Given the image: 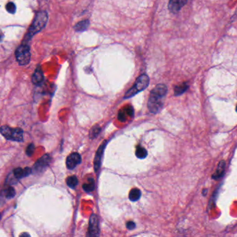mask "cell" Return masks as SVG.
<instances>
[{
	"label": "cell",
	"mask_w": 237,
	"mask_h": 237,
	"mask_svg": "<svg viewBox=\"0 0 237 237\" xmlns=\"http://www.w3.org/2000/svg\"><path fill=\"white\" fill-rule=\"evenodd\" d=\"M48 20V15L45 11H41L36 15L33 22L30 26L29 31L24 40V42H28L33 35L36 33L41 31L46 26Z\"/></svg>",
	"instance_id": "1"
},
{
	"label": "cell",
	"mask_w": 237,
	"mask_h": 237,
	"mask_svg": "<svg viewBox=\"0 0 237 237\" xmlns=\"http://www.w3.org/2000/svg\"><path fill=\"white\" fill-rule=\"evenodd\" d=\"M149 82H150V79H149L147 75L144 74L141 75L136 80L135 84L132 86V88H131L125 93L124 98L127 99L132 98V97L134 96L139 92H141V91L145 90L148 86Z\"/></svg>",
	"instance_id": "2"
},
{
	"label": "cell",
	"mask_w": 237,
	"mask_h": 237,
	"mask_svg": "<svg viewBox=\"0 0 237 237\" xmlns=\"http://www.w3.org/2000/svg\"><path fill=\"white\" fill-rule=\"evenodd\" d=\"M16 58L20 65L28 64L31 59V52H30V47L28 43L23 42L17 48L16 51Z\"/></svg>",
	"instance_id": "3"
},
{
	"label": "cell",
	"mask_w": 237,
	"mask_h": 237,
	"mask_svg": "<svg viewBox=\"0 0 237 237\" xmlns=\"http://www.w3.org/2000/svg\"><path fill=\"white\" fill-rule=\"evenodd\" d=\"M1 133L7 140L17 142L23 141V131L20 128L13 129L7 125H3L1 127Z\"/></svg>",
	"instance_id": "4"
},
{
	"label": "cell",
	"mask_w": 237,
	"mask_h": 237,
	"mask_svg": "<svg viewBox=\"0 0 237 237\" xmlns=\"http://www.w3.org/2000/svg\"><path fill=\"white\" fill-rule=\"evenodd\" d=\"M163 98L164 97L159 94L151 91L148 103V109L150 112L153 114H157L160 111L163 107Z\"/></svg>",
	"instance_id": "5"
},
{
	"label": "cell",
	"mask_w": 237,
	"mask_h": 237,
	"mask_svg": "<svg viewBox=\"0 0 237 237\" xmlns=\"http://www.w3.org/2000/svg\"><path fill=\"white\" fill-rule=\"evenodd\" d=\"M99 220L98 218L95 214H92L90 215L89 220V227L88 235L89 236H98L99 235Z\"/></svg>",
	"instance_id": "6"
},
{
	"label": "cell",
	"mask_w": 237,
	"mask_h": 237,
	"mask_svg": "<svg viewBox=\"0 0 237 237\" xmlns=\"http://www.w3.org/2000/svg\"><path fill=\"white\" fill-rule=\"evenodd\" d=\"M81 162V155L77 152L72 153L67 157L66 166L70 170L74 169L76 166L79 165Z\"/></svg>",
	"instance_id": "7"
},
{
	"label": "cell",
	"mask_w": 237,
	"mask_h": 237,
	"mask_svg": "<svg viewBox=\"0 0 237 237\" xmlns=\"http://www.w3.org/2000/svg\"><path fill=\"white\" fill-rule=\"evenodd\" d=\"M187 0H170L168 4L169 11L173 13H176L186 4Z\"/></svg>",
	"instance_id": "8"
},
{
	"label": "cell",
	"mask_w": 237,
	"mask_h": 237,
	"mask_svg": "<svg viewBox=\"0 0 237 237\" xmlns=\"http://www.w3.org/2000/svg\"><path fill=\"white\" fill-rule=\"evenodd\" d=\"M51 161V157L49 154H45L42 156L40 159H38L34 165V168L36 171H41L44 170L46 167L49 165Z\"/></svg>",
	"instance_id": "9"
},
{
	"label": "cell",
	"mask_w": 237,
	"mask_h": 237,
	"mask_svg": "<svg viewBox=\"0 0 237 237\" xmlns=\"http://www.w3.org/2000/svg\"><path fill=\"white\" fill-rule=\"evenodd\" d=\"M106 143L104 142V143H102L101 145H100L98 150L97 151L96 155L95 157V161H94V168H95V171H98L99 168H100V164H101V160H102V157L103 155V153H104V150L105 148V145H106Z\"/></svg>",
	"instance_id": "10"
},
{
	"label": "cell",
	"mask_w": 237,
	"mask_h": 237,
	"mask_svg": "<svg viewBox=\"0 0 237 237\" xmlns=\"http://www.w3.org/2000/svg\"><path fill=\"white\" fill-rule=\"evenodd\" d=\"M44 80V75L42 73L41 66H38L32 76V82L35 85H40Z\"/></svg>",
	"instance_id": "11"
},
{
	"label": "cell",
	"mask_w": 237,
	"mask_h": 237,
	"mask_svg": "<svg viewBox=\"0 0 237 237\" xmlns=\"http://www.w3.org/2000/svg\"><path fill=\"white\" fill-rule=\"evenodd\" d=\"M31 173V169L30 168H25L22 169V168H17L13 171L14 176L17 179H21L24 177L29 175Z\"/></svg>",
	"instance_id": "12"
},
{
	"label": "cell",
	"mask_w": 237,
	"mask_h": 237,
	"mask_svg": "<svg viewBox=\"0 0 237 237\" xmlns=\"http://www.w3.org/2000/svg\"><path fill=\"white\" fill-rule=\"evenodd\" d=\"M225 163L224 161H222L218 164V166L216 169V171L213 175V179L214 180H218V179L223 177L225 173Z\"/></svg>",
	"instance_id": "13"
},
{
	"label": "cell",
	"mask_w": 237,
	"mask_h": 237,
	"mask_svg": "<svg viewBox=\"0 0 237 237\" xmlns=\"http://www.w3.org/2000/svg\"><path fill=\"white\" fill-rule=\"evenodd\" d=\"M133 115V108L132 106H128L126 109H124V110L121 111L119 115H118V119H119L120 121H124L126 120V118L128 116H132Z\"/></svg>",
	"instance_id": "14"
},
{
	"label": "cell",
	"mask_w": 237,
	"mask_h": 237,
	"mask_svg": "<svg viewBox=\"0 0 237 237\" xmlns=\"http://www.w3.org/2000/svg\"><path fill=\"white\" fill-rule=\"evenodd\" d=\"M89 25V20H82L81 22L76 24V25L75 26V30L76 31H84L88 28Z\"/></svg>",
	"instance_id": "15"
},
{
	"label": "cell",
	"mask_w": 237,
	"mask_h": 237,
	"mask_svg": "<svg viewBox=\"0 0 237 237\" xmlns=\"http://www.w3.org/2000/svg\"><path fill=\"white\" fill-rule=\"evenodd\" d=\"M188 88V84L186 83H182L177 85V86H175L174 92L175 95H180L181 94H183L184 92H186Z\"/></svg>",
	"instance_id": "16"
},
{
	"label": "cell",
	"mask_w": 237,
	"mask_h": 237,
	"mask_svg": "<svg viewBox=\"0 0 237 237\" xmlns=\"http://www.w3.org/2000/svg\"><path fill=\"white\" fill-rule=\"evenodd\" d=\"M141 196V191L138 189V188H133V189L130 191V193L129 194V200L133 202L137 201V200L140 199Z\"/></svg>",
	"instance_id": "17"
},
{
	"label": "cell",
	"mask_w": 237,
	"mask_h": 237,
	"mask_svg": "<svg viewBox=\"0 0 237 237\" xmlns=\"http://www.w3.org/2000/svg\"><path fill=\"white\" fill-rule=\"evenodd\" d=\"M83 188L86 192H91L95 189V181L93 178H89L88 182L83 185Z\"/></svg>",
	"instance_id": "18"
},
{
	"label": "cell",
	"mask_w": 237,
	"mask_h": 237,
	"mask_svg": "<svg viewBox=\"0 0 237 237\" xmlns=\"http://www.w3.org/2000/svg\"><path fill=\"white\" fill-rule=\"evenodd\" d=\"M136 155L138 159H145L148 155V152L144 148L141 146H138L136 150Z\"/></svg>",
	"instance_id": "19"
},
{
	"label": "cell",
	"mask_w": 237,
	"mask_h": 237,
	"mask_svg": "<svg viewBox=\"0 0 237 237\" xmlns=\"http://www.w3.org/2000/svg\"><path fill=\"white\" fill-rule=\"evenodd\" d=\"M66 183L70 188H75L78 184V180L76 176H70L66 180Z\"/></svg>",
	"instance_id": "20"
},
{
	"label": "cell",
	"mask_w": 237,
	"mask_h": 237,
	"mask_svg": "<svg viewBox=\"0 0 237 237\" xmlns=\"http://www.w3.org/2000/svg\"><path fill=\"white\" fill-rule=\"evenodd\" d=\"M16 195V191H15L14 188L11 186H9L7 188V189L5 190V196L7 198L10 199Z\"/></svg>",
	"instance_id": "21"
},
{
	"label": "cell",
	"mask_w": 237,
	"mask_h": 237,
	"mask_svg": "<svg viewBox=\"0 0 237 237\" xmlns=\"http://www.w3.org/2000/svg\"><path fill=\"white\" fill-rule=\"evenodd\" d=\"M6 9L7 11L9 13H12L13 14L16 13V7L14 3L13 2H8V4L6 6Z\"/></svg>",
	"instance_id": "22"
},
{
	"label": "cell",
	"mask_w": 237,
	"mask_h": 237,
	"mask_svg": "<svg viewBox=\"0 0 237 237\" xmlns=\"http://www.w3.org/2000/svg\"><path fill=\"white\" fill-rule=\"evenodd\" d=\"M34 150H35V147H34V145L31 143L29 144L28 146H27V150H26V153L28 156H31L33 152H34Z\"/></svg>",
	"instance_id": "23"
},
{
	"label": "cell",
	"mask_w": 237,
	"mask_h": 237,
	"mask_svg": "<svg viewBox=\"0 0 237 237\" xmlns=\"http://www.w3.org/2000/svg\"><path fill=\"white\" fill-rule=\"evenodd\" d=\"M135 226H136L135 223L132 221H129L127 223V229H129V230H132L134 229Z\"/></svg>",
	"instance_id": "24"
},
{
	"label": "cell",
	"mask_w": 237,
	"mask_h": 237,
	"mask_svg": "<svg viewBox=\"0 0 237 237\" xmlns=\"http://www.w3.org/2000/svg\"><path fill=\"white\" fill-rule=\"evenodd\" d=\"M100 132V129L99 127H94L93 128V131L90 132V136H96Z\"/></svg>",
	"instance_id": "25"
},
{
	"label": "cell",
	"mask_w": 237,
	"mask_h": 237,
	"mask_svg": "<svg viewBox=\"0 0 237 237\" xmlns=\"http://www.w3.org/2000/svg\"><path fill=\"white\" fill-rule=\"evenodd\" d=\"M236 111H237V106H236Z\"/></svg>",
	"instance_id": "26"
}]
</instances>
